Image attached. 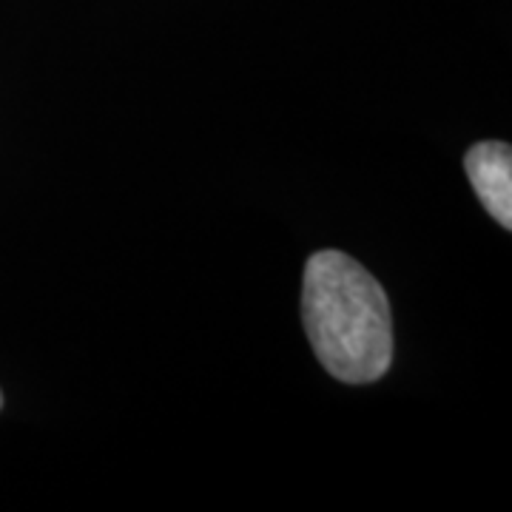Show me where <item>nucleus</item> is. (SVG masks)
Listing matches in <instances>:
<instances>
[{"instance_id": "nucleus-1", "label": "nucleus", "mask_w": 512, "mask_h": 512, "mask_svg": "<svg viewBox=\"0 0 512 512\" xmlns=\"http://www.w3.org/2000/svg\"><path fill=\"white\" fill-rule=\"evenodd\" d=\"M302 322L319 365L345 384L379 382L393 365L382 282L342 251H316L302 276Z\"/></svg>"}, {"instance_id": "nucleus-2", "label": "nucleus", "mask_w": 512, "mask_h": 512, "mask_svg": "<svg viewBox=\"0 0 512 512\" xmlns=\"http://www.w3.org/2000/svg\"><path fill=\"white\" fill-rule=\"evenodd\" d=\"M464 171L478 194L481 205L490 211L501 228H512V148L501 140L476 143L464 154Z\"/></svg>"}, {"instance_id": "nucleus-3", "label": "nucleus", "mask_w": 512, "mask_h": 512, "mask_svg": "<svg viewBox=\"0 0 512 512\" xmlns=\"http://www.w3.org/2000/svg\"><path fill=\"white\" fill-rule=\"evenodd\" d=\"M0 407H3V393H0Z\"/></svg>"}]
</instances>
